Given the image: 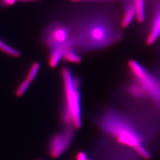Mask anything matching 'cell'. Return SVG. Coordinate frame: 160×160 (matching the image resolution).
I'll return each mask as SVG.
<instances>
[{"instance_id": "1", "label": "cell", "mask_w": 160, "mask_h": 160, "mask_svg": "<svg viewBox=\"0 0 160 160\" xmlns=\"http://www.w3.org/2000/svg\"><path fill=\"white\" fill-rule=\"evenodd\" d=\"M75 31V47L83 51L98 50L119 42L122 38L110 17L93 14L81 20Z\"/></svg>"}, {"instance_id": "2", "label": "cell", "mask_w": 160, "mask_h": 160, "mask_svg": "<svg viewBox=\"0 0 160 160\" xmlns=\"http://www.w3.org/2000/svg\"><path fill=\"white\" fill-rule=\"evenodd\" d=\"M102 129L116 139L120 144L133 149L143 144V138L129 118L113 110L105 112L100 118Z\"/></svg>"}, {"instance_id": "3", "label": "cell", "mask_w": 160, "mask_h": 160, "mask_svg": "<svg viewBox=\"0 0 160 160\" xmlns=\"http://www.w3.org/2000/svg\"><path fill=\"white\" fill-rule=\"evenodd\" d=\"M62 76L64 86L63 123L66 126L79 128L82 125L81 81L67 67L62 69Z\"/></svg>"}, {"instance_id": "4", "label": "cell", "mask_w": 160, "mask_h": 160, "mask_svg": "<svg viewBox=\"0 0 160 160\" xmlns=\"http://www.w3.org/2000/svg\"><path fill=\"white\" fill-rule=\"evenodd\" d=\"M129 67L133 77L143 87L148 98L160 108V77L135 60L129 62Z\"/></svg>"}, {"instance_id": "5", "label": "cell", "mask_w": 160, "mask_h": 160, "mask_svg": "<svg viewBox=\"0 0 160 160\" xmlns=\"http://www.w3.org/2000/svg\"><path fill=\"white\" fill-rule=\"evenodd\" d=\"M43 42L50 49L59 46L75 47L74 29L65 23H52L44 32Z\"/></svg>"}, {"instance_id": "6", "label": "cell", "mask_w": 160, "mask_h": 160, "mask_svg": "<svg viewBox=\"0 0 160 160\" xmlns=\"http://www.w3.org/2000/svg\"><path fill=\"white\" fill-rule=\"evenodd\" d=\"M74 128L65 126L63 130L52 138L49 143V152L52 158H58L67 150L74 137Z\"/></svg>"}, {"instance_id": "7", "label": "cell", "mask_w": 160, "mask_h": 160, "mask_svg": "<svg viewBox=\"0 0 160 160\" xmlns=\"http://www.w3.org/2000/svg\"><path fill=\"white\" fill-rule=\"evenodd\" d=\"M160 38V0H154L152 14L147 36V43L152 44Z\"/></svg>"}, {"instance_id": "8", "label": "cell", "mask_w": 160, "mask_h": 160, "mask_svg": "<svg viewBox=\"0 0 160 160\" xmlns=\"http://www.w3.org/2000/svg\"><path fill=\"white\" fill-rule=\"evenodd\" d=\"M136 18V10L133 0H126L123 7V16L120 25L123 28L129 26Z\"/></svg>"}, {"instance_id": "9", "label": "cell", "mask_w": 160, "mask_h": 160, "mask_svg": "<svg viewBox=\"0 0 160 160\" xmlns=\"http://www.w3.org/2000/svg\"><path fill=\"white\" fill-rule=\"evenodd\" d=\"M126 92L134 98L138 100H145L148 98L147 93L143 89V87L133 77L127 86Z\"/></svg>"}, {"instance_id": "10", "label": "cell", "mask_w": 160, "mask_h": 160, "mask_svg": "<svg viewBox=\"0 0 160 160\" xmlns=\"http://www.w3.org/2000/svg\"><path fill=\"white\" fill-rule=\"evenodd\" d=\"M69 47L59 46L51 49L49 57V65L52 68H55L58 64L62 59L63 53Z\"/></svg>"}, {"instance_id": "11", "label": "cell", "mask_w": 160, "mask_h": 160, "mask_svg": "<svg viewBox=\"0 0 160 160\" xmlns=\"http://www.w3.org/2000/svg\"><path fill=\"white\" fill-rule=\"evenodd\" d=\"M135 10L136 18L139 23H142L145 18V0H133Z\"/></svg>"}, {"instance_id": "12", "label": "cell", "mask_w": 160, "mask_h": 160, "mask_svg": "<svg viewBox=\"0 0 160 160\" xmlns=\"http://www.w3.org/2000/svg\"><path fill=\"white\" fill-rule=\"evenodd\" d=\"M62 59L71 63H78L81 62V58L75 51L73 48H68L65 51Z\"/></svg>"}, {"instance_id": "13", "label": "cell", "mask_w": 160, "mask_h": 160, "mask_svg": "<svg viewBox=\"0 0 160 160\" xmlns=\"http://www.w3.org/2000/svg\"><path fill=\"white\" fill-rule=\"evenodd\" d=\"M0 50L4 52L5 53L10 55L16 57H19L20 55V52L18 51H16L14 49L8 46L7 45H6V43H4L2 40H0Z\"/></svg>"}, {"instance_id": "14", "label": "cell", "mask_w": 160, "mask_h": 160, "mask_svg": "<svg viewBox=\"0 0 160 160\" xmlns=\"http://www.w3.org/2000/svg\"><path fill=\"white\" fill-rule=\"evenodd\" d=\"M39 68H40V64L39 62H36L33 63V65H32L29 71L26 79L29 80V81L32 82L36 77V75L39 70Z\"/></svg>"}, {"instance_id": "15", "label": "cell", "mask_w": 160, "mask_h": 160, "mask_svg": "<svg viewBox=\"0 0 160 160\" xmlns=\"http://www.w3.org/2000/svg\"><path fill=\"white\" fill-rule=\"evenodd\" d=\"M133 149L140 157L143 158V159H148L150 157V154L148 150L144 147L143 144L138 145L135 147Z\"/></svg>"}, {"instance_id": "16", "label": "cell", "mask_w": 160, "mask_h": 160, "mask_svg": "<svg viewBox=\"0 0 160 160\" xmlns=\"http://www.w3.org/2000/svg\"><path fill=\"white\" fill-rule=\"evenodd\" d=\"M30 81L29 80L26 79L24 80L23 82L21 83V84L17 88V91L16 92V94L18 97H20L23 96L24 93L28 90L29 86L30 84Z\"/></svg>"}, {"instance_id": "17", "label": "cell", "mask_w": 160, "mask_h": 160, "mask_svg": "<svg viewBox=\"0 0 160 160\" xmlns=\"http://www.w3.org/2000/svg\"><path fill=\"white\" fill-rule=\"evenodd\" d=\"M17 0H1V2L5 6H12L14 4Z\"/></svg>"}, {"instance_id": "18", "label": "cell", "mask_w": 160, "mask_h": 160, "mask_svg": "<svg viewBox=\"0 0 160 160\" xmlns=\"http://www.w3.org/2000/svg\"><path fill=\"white\" fill-rule=\"evenodd\" d=\"M74 2H81V1H103V0H72Z\"/></svg>"}, {"instance_id": "19", "label": "cell", "mask_w": 160, "mask_h": 160, "mask_svg": "<svg viewBox=\"0 0 160 160\" xmlns=\"http://www.w3.org/2000/svg\"><path fill=\"white\" fill-rule=\"evenodd\" d=\"M21 1H24V2H28V1H39V0H18Z\"/></svg>"}]
</instances>
